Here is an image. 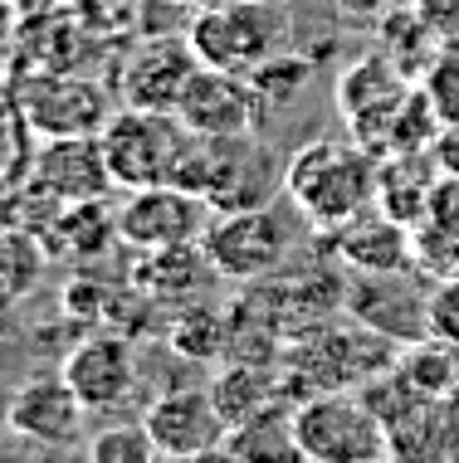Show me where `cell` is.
<instances>
[{"instance_id": "30", "label": "cell", "mask_w": 459, "mask_h": 463, "mask_svg": "<svg viewBox=\"0 0 459 463\" xmlns=\"http://www.w3.org/2000/svg\"><path fill=\"white\" fill-rule=\"evenodd\" d=\"M411 5L440 40H459V0H411Z\"/></svg>"}, {"instance_id": "22", "label": "cell", "mask_w": 459, "mask_h": 463, "mask_svg": "<svg viewBox=\"0 0 459 463\" xmlns=\"http://www.w3.org/2000/svg\"><path fill=\"white\" fill-rule=\"evenodd\" d=\"M406 89H416V83L391 64L387 49H377V54L357 59V64L338 79V108H342V118H357V112H367V108H377V103L401 98Z\"/></svg>"}, {"instance_id": "34", "label": "cell", "mask_w": 459, "mask_h": 463, "mask_svg": "<svg viewBox=\"0 0 459 463\" xmlns=\"http://www.w3.org/2000/svg\"><path fill=\"white\" fill-rule=\"evenodd\" d=\"M181 5H191V10H201V5H210V0H181Z\"/></svg>"}, {"instance_id": "6", "label": "cell", "mask_w": 459, "mask_h": 463, "mask_svg": "<svg viewBox=\"0 0 459 463\" xmlns=\"http://www.w3.org/2000/svg\"><path fill=\"white\" fill-rule=\"evenodd\" d=\"M201 249L210 269L234 283H264L269 273L283 269L289 259V230H283L274 205H250V210H220L210 215Z\"/></svg>"}, {"instance_id": "2", "label": "cell", "mask_w": 459, "mask_h": 463, "mask_svg": "<svg viewBox=\"0 0 459 463\" xmlns=\"http://www.w3.org/2000/svg\"><path fill=\"white\" fill-rule=\"evenodd\" d=\"M177 185L201 195L210 210H250V205H274L283 191V166H274L269 146L254 137H196L186 152Z\"/></svg>"}, {"instance_id": "3", "label": "cell", "mask_w": 459, "mask_h": 463, "mask_svg": "<svg viewBox=\"0 0 459 463\" xmlns=\"http://www.w3.org/2000/svg\"><path fill=\"white\" fill-rule=\"evenodd\" d=\"M98 137H103V156L118 191L177 181L181 161L191 152V128L177 112H152V108H128V103L108 118V128Z\"/></svg>"}, {"instance_id": "7", "label": "cell", "mask_w": 459, "mask_h": 463, "mask_svg": "<svg viewBox=\"0 0 459 463\" xmlns=\"http://www.w3.org/2000/svg\"><path fill=\"white\" fill-rule=\"evenodd\" d=\"M215 210L201 195H191L186 185H142L118 200V244H128L132 254L147 249H177V244H201L206 224Z\"/></svg>"}, {"instance_id": "5", "label": "cell", "mask_w": 459, "mask_h": 463, "mask_svg": "<svg viewBox=\"0 0 459 463\" xmlns=\"http://www.w3.org/2000/svg\"><path fill=\"white\" fill-rule=\"evenodd\" d=\"M283 5H254V0H210L191 15V40L196 59L206 69H230L250 73L269 54L283 49Z\"/></svg>"}, {"instance_id": "11", "label": "cell", "mask_w": 459, "mask_h": 463, "mask_svg": "<svg viewBox=\"0 0 459 463\" xmlns=\"http://www.w3.org/2000/svg\"><path fill=\"white\" fill-rule=\"evenodd\" d=\"M93 410L79 400V391L69 385L64 371H49V375H30L24 385H15L5 400V430L20 434L30 444L44 449H73L83 444V420Z\"/></svg>"}, {"instance_id": "13", "label": "cell", "mask_w": 459, "mask_h": 463, "mask_svg": "<svg viewBox=\"0 0 459 463\" xmlns=\"http://www.w3.org/2000/svg\"><path fill=\"white\" fill-rule=\"evenodd\" d=\"M30 181H40L59 205H83V200H108L118 191L113 171L103 156V137H40L34 161L24 171Z\"/></svg>"}, {"instance_id": "29", "label": "cell", "mask_w": 459, "mask_h": 463, "mask_svg": "<svg viewBox=\"0 0 459 463\" xmlns=\"http://www.w3.org/2000/svg\"><path fill=\"white\" fill-rule=\"evenodd\" d=\"M430 332L459 342V273H445L440 288L430 293Z\"/></svg>"}, {"instance_id": "1", "label": "cell", "mask_w": 459, "mask_h": 463, "mask_svg": "<svg viewBox=\"0 0 459 463\" xmlns=\"http://www.w3.org/2000/svg\"><path fill=\"white\" fill-rule=\"evenodd\" d=\"M381 191V156L362 142H308L303 152L283 161V195L318 234L342 230L352 215L377 205Z\"/></svg>"}, {"instance_id": "31", "label": "cell", "mask_w": 459, "mask_h": 463, "mask_svg": "<svg viewBox=\"0 0 459 463\" xmlns=\"http://www.w3.org/2000/svg\"><path fill=\"white\" fill-rule=\"evenodd\" d=\"M401 0H332V10L347 20V24H381Z\"/></svg>"}, {"instance_id": "23", "label": "cell", "mask_w": 459, "mask_h": 463, "mask_svg": "<svg viewBox=\"0 0 459 463\" xmlns=\"http://www.w3.org/2000/svg\"><path fill=\"white\" fill-rule=\"evenodd\" d=\"M381 49L391 54V64L401 69L406 79L420 83V79H426V69L435 64V54L445 49V40L416 15V5H406V10L396 5L391 15L381 20Z\"/></svg>"}, {"instance_id": "8", "label": "cell", "mask_w": 459, "mask_h": 463, "mask_svg": "<svg viewBox=\"0 0 459 463\" xmlns=\"http://www.w3.org/2000/svg\"><path fill=\"white\" fill-rule=\"evenodd\" d=\"M142 424L161 458H210L225 449V434H230L210 385H171V391H161L142 410Z\"/></svg>"}, {"instance_id": "18", "label": "cell", "mask_w": 459, "mask_h": 463, "mask_svg": "<svg viewBox=\"0 0 459 463\" xmlns=\"http://www.w3.org/2000/svg\"><path fill=\"white\" fill-rule=\"evenodd\" d=\"M210 273L215 269H210L201 244H177V249H147L138 273H132V283H138V293L147 298V303L177 307L210 279Z\"/></svg>"}, {"instance_id": "20", "label": "cell", "mask_w": 459, "mask_h": 463, "mask_svg": "<svg viewBox=\"0 0 459 463\" xmlns=\"http://www.w3.org/2000/svg\"><path fill=\"white\" fill-rule=\"evenodd\" d=\"M396 366H401V375L426 400H450V405H459V342L430 332V336H420V342L401 346V352H396Z\"/></svg>"}, {"instance_id": "9", "label": "cell", "mask_w": 459, "mask_h": 463, "mask_svg": "<svg viewBox=\"0 0 459 463\" xmlns=\"http://www.w3.org/2000/svg\"><path fill=\"white\" fill-rule=\"evenodd\" d=\"M264 112L269 103L259 98L250 83V73H230V69H196L186 83L177 118L196 137H254L264 132Z\"/></svg>"}, {"instance_id": "27", "label": "cell", "mask_w": 459, "mask_h": 463, "mask_svg": "<svg viewBox=\"0 0 459 463\" xmlns=\"http://www.w3.org/2000/svg\"><path fill=\"white\" fill-rule=\"evenodd\" d=\"M308 79H313V59H299V54H289V49H279V54H269L259 69H250V83L269 103V112H274L279 103H289Z\"/></svg>"}, {"instance_id": "26", "label": "cell", "mask_w": 459, "mask_h": 463, "mask_svg": "<svg viewBox=\"0 0 459 463\" xmlns=\"http://www.w3.org/2000/svg\"><path fill=\"white\" fill-rule=\"evenodd\" d=\"M34 146H40V137H34L30 118H24L20 98L0 93V176L20 181L34 161Z\"/></svg>"}, {"instance_id": "10", "label": "cell", "mask_w": 459, "mask_h": 463, "mask_svg": "<svg viewBox=\"0 0 459 463\" xmlns=\"http://www.w3.org/2000/svg\"><path fill=\"white\" fill-rule=\"evenodd\" d=\"M34 137H89L103 132L113 118V98L103 83L79 79V73H40L15 93Z\"/></svg>"}, {"instance_id": "25", "label": "cell", "mask_w": 459, "mask_h": 463, "mask_svg": "<svg viewBox=\"0 0 459 463\" xmlns=\"http://www.w3.org/2000/svg\"><path fill=\"white\" fill-rule=\"evenodd\" d=\"M83 454H89L93 463H152V458H161L142 420H118V424H103L98 434H89Z\"/></svg>"}, {"instance_id": "12", "label": "cell", "mask_w": 459, "mask_h": 463, "mask_svg": "<svg viewBox=\"0 0 459 463\" xmlns=\"http://www.w3.org/2000/svg\"><path fill=\"white\" fill-rule=\"evenodd\" d=\"M59 371L69 375V385L79 391V400L93 415H118L138 395V352H132V336L108 332V327L79 336Z\"/></svg>"}, {"instance_id": "17", "label": "cell", "mask_w": 459, "mask_h": 463, "mask_svg": "<svg viewBox=\"0 0 459 463\" xmlns=\"http://www.w3.org/2000/svg\"><path fill=\"white\" fill-rule=\"evenodd\" d=\"M210 395H215V405H220V415H225L230 430L244 420H254L259 410L289 400L283 395L279 361H250V356H230L225 366L215 371V381H210Z\"/></svg>"}, {"instance_id": "28", "label": "cell", "mask_w": 459, "mask_h": 463, "mask_svg": "<svg viewBox=\"0 0 459 463\" xmlns=\"http://www.w3.org/2000/svg\"><path fill=\"white\" fill-rule=\"evenodd\" d=\"M420 93H426L430 108H435L440 128L445 122H459V40H445L435 64L426 69V79H420Z\"/></svg>"}, {"instance_id": "15", "label": "cell", "mask_w": 459, "mask_h": 463, "mask_svg": "<svg viewBox=\"0 0 459 463\" xmlns=\"http://www.w3.org/2000/svg\"><path fill=\"white\" fill-rule=\"evenodd\" d=\"M201 69L191 40H147L128 54L118 73V98L128 108H152V112H177L191 73Z\"/></svg>"}, {"instance_id": "32", "label": "cell", "mask_w": 459, "mask_h": 463, "mask_svg": "<svg viewBox=\"0 0 459 463\" xmlns=\"http://www.w3.org/2000/svg\"><path fill=\"white\" fill-rule=\"evenodd\" d=\"M430 152H435L440 176H445V171L459 176V122H445V128L435 132V142H430Z\"/></svg>"}, {"instance_id": "35", "label": "cell", "mask_w": 459, "mask_h": 463, "mask_svg": "<svg viewBox=\"0 0 459 463\" xmlns=\"http://www.w3.org/2000/svg\"><path fill=\"white\" fill-rule=\"evenodd\" d=\"M254 5H289V0H254Z\"/></svg>"}, {"instance_id": "21", "label": "cell", "mask_w": 459, "mask_h": 463, "mask_svg": "<svg viewBox=\"0 0 459 463\" xmlns=\"http://www.w3.org/2000/svg\"><path fill=\"white\" fill-rule=\"evenodd\" d=\"M220 454L225 458H303L299 439H293V400H279V405L259 410L254 420L234 424Z\"/></svg>"}, {"instance_id": "24", "label": "cell", "mask_w": 459, "mask_h": 463, "mask_svg": "<svg viewBox=\"0 0 459 463\" xmlns=\"http://www.w3.org/2000/svg\"><path fill=\"white\" fill-rule=\"evenodd\" d=\"M167 336L177 346V356H186V361H220V356H230V312L177 307Z\"/></svg>"}, {"instance_id": "19", "label": "cell", "mask_w": 459, "mask_h": 463, "mask_svg": "<svg viewBox=\"0 0 459 463\" xmlns=\"http://www.w3.org/2000/svg\"><path fill=\"white\" fill-rule=\"evenodd\" d=\"M391 458H420V454H459V405L450 400H420L406 420L391 424Z\"/></svg>"}, {"instance_id": "14", "label": "cell", "mask_w": 459, "mask_h": 463, "mask_svg": "<svg viewBox=\"0 0 459 463\" xmlns=\"http://www.w3.org/2000/svg\"><path fill=\"white\" fill-rule=\"evenodd\" d=\"M347 312L396 346L430 336V298L401 283V273H357V283L347 288Z\"/></svg>"}, {"instance_id": "4", "label": "cell", "mask_w": 459, "mask_h": 463, "mask_svg": "<svg viewBox=\"0 0 459 463\" xmlns=\"http://www.w3.org/2000/svg\"><path fill=\"white\" fill-rule=\"evenodd\" d=\"M293 439L308 463H377L391 458V434L362 395L322 391L293 400Z\"/></svg>"}, {"instance_id": "16", "label": "cell", "mask_w": 459, "mask_h": 463, "mask_svg": "<svg viewBox=\"0 0 459 463\" xmlns=\"http://www.w3.org/2000/svg\"><path fill=\"white\" fill-rule=\"evenodd\" d=\"M332 259L352 273H406L416 264V230L371 205L332 230Z\"/></svg>"}, {"instance_id": "33", "label": "cell", "mask_w": 459, "mask_h": 463, "mask_svg": "<svg viewBox=\"0 0 459 463\" xmlns=\"http://www.w3.org/2000/svg\"><path fill=\"white\" fill-rule=\"evenodd\" d=\"M5 185H15L10 176H0V224H10V191Z\"/></svg>"}]
</instances>
